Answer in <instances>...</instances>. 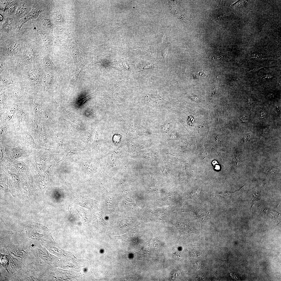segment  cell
<instances>
[{
    "label": "cell",
    "mask_w": 281,
    "mask_h": 281,
    "mask_svg": "<svg viewBox=\"0 0 281 281\" xmlns=\"http://www.w3.org/2000/svg\"><path fill=\"white\" fill-rule=\"evenodd\" d=\"M5 38L0 40V60L5 63L7 68L18 66L28 41L15 35Z\"/></svg>",
    "instance_id": "obj_1"
},
{
    "label": "cell",
    "mask_w": 281,
    "mask_h": 281,
    "mask_svg": "<svg viewBox=\"0 0 281 281\" xmlns=\"http://www.w3.org/2000/svg\"><path fill=\"white\" fill-rule=\"evenodd\" d=\"M25 236H10L2 239L0 244L4 252L20 258L23 263L34 259L35 258L31 251L30 241Z\"/></svg>",
    "instance_id": "obj_2"
},
{
    "label": "cell",
    "mask_w": 281,
    "mask_h": 281,
    "mask_svg": "<svg viewBox=\"0 0 281 281\" xmlns=\"http://www.w3.org/2000/svg\"><path fill=\"white\" fill-rule=\"evenodd\" d=\"M20 68L22 83L29 93L41 94L42 79L45 71L42 62Z\"/></svg>",
    "instance_id": "obj_3"
},
{
    "label": "cell",
    "mask_w": 281,
    "mask_h": 281,
    "mask_svg": "<svg viewBox=\"0 0 281 281\" xmlns=\"http://www.w3.org/2000/svg\"><path fill=\"white\" fill-rule=\"evenodd\" d=\"M48 97L40 94L29 93L25 103L32 112L42 121L54 123V111L53 106L47 101Z\"/></svg>",
    "instance_id": "obj_4"
},
{
    "label": "cell",
    "mask_w": 281,
    "mask_h": 281,
    "mask_svg": "<svg viewBox=\"0 0 281 281\" xmlns=\"http://www.w3.org/2000/svg\"><path fill=\"white\" fill-rule=\"evenodd\" d=\"M58 154L54 149L44 148L39 150L33 149L28 157L31 174L36 176L44 171L56 159Z\"/></svg>",
    "instance_id": "obj_5"
},
{
    "label": "cell",
    "mask_w": 281,
    "mask_h": 281,
    "mask_svg": "<svg viewBox=\"0 0 281 281\" xmlns=\"http://www.w3.org/2000/svg\"><path fill=\"white\" fill-rule=\"evenodd\" d=\"M43 265L35 258L23 263L19 269L10 275V280L41 281L44 280Z\"/></svg>",
    "instance_id": "obj_6"
},
{
    "label": "cell",
    "mask_w": 281,
    "mask_h": 281,
    "mask_svg": "<svg viewBox=\"0 0 281 281\" xmlns=\"http://www.w3.org/2000/svg\"><path fill=\"white\" fill-rule=\"evenodd\" d=\"M44 53L41 46L34 41H28L19 61V66L42 62Z\"/></svg>",
    "instance_id": "obj_7"
},
{
    "label": "cell",
    "mask_w": 281,
    "mask_h": 281,
    "mask_svg": "<svg viewBox=\"0 0 281 281\" xmlns=\"http://www.w3.org/2000/svg\"><path fill=\"white\" fill-rule=\"evenodd\" d=\"M32 111L25 103L19 104L12 125L14 128H21L29 132Z\"/></svg>",
    "instance_id": "obj_8"
},
{
    "label": "cell",
    "mask_w": 281,
    "mask_h": 281,
    "mask_svg": "<svg viewBox=\"0 0 281 281\" xmlns=\"http://www.w3.org/2000/svg\"><path fill=\"white\" fill-rule=\"evenodd\" d=\"M59 81L56 69H45L42 79L41 94L48 97L57 87Z\"/></svg>",
    "instance_id": "obj_9"
},
{
    "label": "cell",
    "mask_w": 281,
    "mask_h": 281,
    "mask_svg": "<svg viewBox=\"0 0 281 281\" xmlns=\"http://www.w3.org/2000/svg\"><path fill=\"white\" fill-rule=\"evenodd\" d=\"M26 232L30 241L39 242H44L50 233L48 229L40 223L33 222L28 224L25 228Z\"/></svg>",
    "instance_id": "obj_10"
},
{
    "label": "cell",
    "mask_w": 281,
    "mask_h": 281,
    "mask_svg": "<svg viewBox=\"0 0 281 281\" xmlns=\"http://www.w3.org/2000/svg\"><path fill=\"white\" fill-rule=\"evenodd\" d=\"M0 85L7 87L17 85L22 83L21 73L19 66L11 67L3 71L0 74Z\"/></svg>",
    "instance_id": "obj_11"
},
{
    "label": "cell",
    "mask_w": 281,
    "mask_h": 281,
    "mask_svg": "<svg viewBox=\"0 0 281 281\" xmlns=\"http://www.w3.org/2000/svg\"><path fill=\"white\" fill-rule=\"evenodd\" d=\"M12 134L18 145L30 147L33 149L39 150L44 148L37 144L32 136L27 130L21 128H14Z\"/></svg>",
    "instance_id": "obj_12"
},
{
    "label": "cell",
    "mask_w": 281,
    "mask_h": 281,
    "mask_svg": "<svg viewBox=\"0 0 281 281\" xmlns=\"http://www.w3.org/2000/svg\"><path fill=\"white\" fill-rule=\"evenodd\" d=\"M9 169L19 174L25 173L31 174L30 162L28 157H22L15 160L1 163Z\"/></svg>",
    "instance_id": "obj_13"
},
{
    "label": "cell",
    "mask_w": 281,
    "mask_h": 281,
    "mask_svg": "<svg viewBox=\"0 0 281 281\" xmlns=\"http://www.w3.org/2000/svg\"><path fill=\"white\" fill-rule=\"evenodd\" d=\"M33 149L30 147L20 145L13 148L5 146L3 158L1 162L13 161L22 157H28Z\"/></svg>",
    "instance_id": "obj_14"
},
{
    "label": "cell",
    "mask_w": 281,
    "mask_h": 281,
    "mask_svg": "<svg viewBox=\"0 0 281 281\" xmlns=\"http://www.w3.org/2000/svg\"><path fill=\"white\" fill-rule=\"evenodd\" d=\"M7 90L11 101L17 104L25 103L29 93L22 83L11 86Z\"/></svg>",
    "instance_id": "obj_15"
},
{
    "label": "cell",
    "mask_w": 281,
    "mask_h": 281,
    "mask_svg": "<svg viewBox=\"0 0 281 281\" xmlns=\"http://www.w3.org/2000/svg\"><path fill=\"white\" fill-rule=\"evenodd\" d=\"M72 158L73 160L79 165L82 173L85 176L93 178L94 174L98 171V165L94 159H84L78 155Z\"/></svg>",
    "instance_id": "obj_16"
},
{
    "label": "cell",
    "mask_w": 281,
    "mask_h": 281,
    "mask_svg": "<svg viewBox=\"0 0 281 281\" xmlns=\"http://www.w3.org/2000/svg\"><path fill=\"white\" fill-rule=\"evenodd\" d=\"M3 19L0 24V36L6 38L15 35L14 34L15 32L17 33L18 21L14 16H5Z\"/></svg>",
    "instance_id": "obj_17"
},
{
    "label": "cell",
    "mask_w": 281,
    "mask_h": 281,
    "mask_svg": "<svg viewBox=\"0 0 281 281\" xmlns=\"http://www.w3.org/2000/svg\"><path fill=\"white\" fill-rule=\"evenodd\" d=\"M42 128V121L32 112L29 132L37 144L40 146Z\"/></svg>",
    "instance_id": "obj_18"
},
{
    "label": "cell",
    "mask_w": 281,
    "mask_h": 281,
    "mask_svg": "<svg viewBox=\"0 0 281 281\" xmlns=\"http://www.w3.org/2000/svg\"><path fill=\"white\" fill-rule=\"evenodd\" d=\"M35 1L33 8L25 16L18 21L17 32L19 33L23 25L26 22L36 18L42 13L45 11L47 7L44 4H38Z\"/></svg>",
    "instance_id": "obj_19"
},
{
    "label": "cell",
    "mask_w": 281,
    "mask_h": 281,
    "mask_svg": "<svg viewBox=\"0 0 281 281\" xmlns=\"http://www.w3.org/2000/svg\"><path fill=\"white\" fill-rule=\"evenodd\" d=\"M18 104L12 103L4 109L0 110V123H6L12 125V122Z\"/></svg>",
    "instance_id": "obj_20"
},
{
    "label": "cell",
    "mask_w": 281,
    "mask_h": 281,
    "mask_svg": "<svg viewBox=\"0 0 281 281\" xmlns=\"http://www.w3.org/2000/svg\"><path fill=\"white\" fill-rule=\"evenodd\" d=\"M43 128L41 138L40 146L47 148L49 147L52 135L54 134L53 126L51 125L50 123L47 121H42ZM48 149V148H47Z\"/></svg>",
    "instance_id": "obj_21"
},
{
    "label": "cell",
    "mask_w": 281,
    "mask_h": 281,
    "mask_svg": "<svg viewBox=\"0 0 281 281\" xmlns=\"http://www.w3.org/2000/svg\"><path fill=\"white\" fill-rule=\"evenodd\" d=\"M35 1L21 0L14 16L18 21L33 8Z\"/></svg>",
    "instance_id": "obj_22"
},
{
    "label": "cell",
    "mask_w": 281,
    "mask_h": 281,
    "mask_svg": "<svg viewBox=\"0 0 281 281\" xmlns=\"http://www.w3.org/2000/svg\"><path fill=\"white\" fill-rule=\"evenodd\" d=\"M36 20V25L42 31L47 33L52 30L53 26L52 22L45 11L41 14Z\"/></svg>",
    "instance_id": "obj_23"
},
{
    "label": "cell",
    "mask_w": 281,
    "mask_h": 281,
    "mask_svg": "<svg viewBox=\"0 0 281 281\" xmlns=\"http://www.w3.org/2000/svg\"><path fill=\"white\" fill-rule=\"evenodd\" d=\"M31 29L37 32L41 36L43 42L42 47L44 51L49 50L51 48L53 43V38L52 36L42 30L37 25L33 26Z\"/></svg>",
    "instance_id": "obj_24"
},
{
    "label": "cell",
    "mask_w": 281,
    "mask_h": 281,
    "mask_svg": "<svg viewBox=\"0 0 281 281\" xmlns=\"http://www.w3.org/2000/svg\"><path fill=\"white\" fill-rule=\"evenodd\" d=\"M85 149V148L81 145H72L67 144L66 145L64 151L65 154L59 162L65 159H69L77 155L79 153Z\"/></svg>",
    "instance_id": "obj_25"
},
{
    "label": "cell",
    "mask_w": 281,
    "mask_h": 281,
    "mask_svg": "<svg viewBox=\"0 0 281 281\" xmlns=\"http://www.w3.org/2000/svg\"><path fill=\"white\" fill-rule=\"evenodd\" d=\"M177 226L180 233V235L188 233H193L199 234V231L193 224L183 222L177 223Z\"/></svg>",
    "instance_id": "obj_26"
},
{
    "label": "cell",
    "mask_w": 281,
    "mask_h": 281,
    "mask_svg": "<svg viewBox=\"0 0 281 281\" xmlns=\"http://www.w3.org/2000/svg\"><path fill=\"white\" fill-rule=\"evenodd\" d=\"M21 0H0V11L4 13L6 11L8 12L17 8Z\"/></svg>",
    "instance_id": "obj_27"
},
{
    "label": "cell",
    "mask_w": 281,
    "mask_h": 281,
    "mask_svg": "<svg viewBox=\"0 0 281 281\" xmlns=\"http://www.w3.org/2000/svg\"><path fill=\"white\" fill-rule=\"evenodd\" d=\"M191 212L193 213L199 220L201 224V228L203 224L208 219L209 215V211L202 208H194L184 212Z\"/></svg>",
    "instance_id": "obj_28"
},
{
    "label": "cell",
    "mask_w": 281,
    "mask_h": 281,
    "mask_svg": "<svg viewBox=\"0 0 281 281\" xmlns=\"http://www.w3.org/2000/svg\"><path fill=\"white\" fill-rule=\"evenodd\" d=\"M53 127V130L57 146V148L55 149V150L59 154L63 151H64L66 145L61 132L56 128Z\"/></svg>",
    "instance_id": "obj_29"
},
{
    "label": "cell",
    "mask_w": 281,
    "mask_h": 281,
    "mask_svg": "<svg viewBox=\"0 0 281 281\" xmlns=\"http://www.w3.org/2000/svg\"><path fill=\"white\" fill-rule=\"evenodd\" d=\"M7 254L8 255L9 258L8 272L10 274H12L19 269L23 263L20 259L14 257L10 254Z\"/></svg>",
    "instance_id": "obj_30"
},
{
    "label": "cell",
    "mask_w": 281,
    "mask_h": 281,
    "mask_svg": "<svg viewBox=\"0 0 281 281\" xmlns=\"http://www.w3.org/2000/svg\"><path fill=\"white\" fill-rule=\"evenodd\" d=\"M0 110H3L12 103L8 94L7 89L0 90Z\"/></svg>",
    "instance_id": "obj_31"
},
{
    "label": "cell",
    "mask_w": 281,
    "mask_h": 281,
    "mask_svg": "<svg viewBox=\"0 0 281 281\" xmlns=\"http://www.w3.org/2000/svg\"><path fill=\"white\" fill-rule=\"evenodd\" d=\"M102 143L101 135L98 127L96 132L94 140L92 145V148L94 153L97 154L99 151Z\"/></svg>",
    "instance_id": "obj_32"
},
{
    "label": "cell",
    "mask_w": 281,
    "mask_h": 281,
    "mask_svg": "<svg viewBox=\"0 0 281 281\" xmlns=\"http://www.w3.org/2000/svg\"><path fill=\"white\" fill-rule=\"evenodd\" d=\"M74 202V203L85 207L90 210L92 208L94 205L93 200L83 198L81 196L78 197Z\"/></svg>",
    "instance_id": "obj_33"
},
{
    "label": "cell",
    "mask_w": 281,
    "mask_h": 281,
    "mask_svg": "<svg viewBox=\"0 0 281 281\" xmlns=\"http://www.w3.org/2000/svg\"><path fill=\"white\" fill-rule=\"evenodd\" d=\"M248 200L250 204L251 211L252 208L257 201L260 200L261 197L260 192L255 190H253L248 195Z\"/></svg>",
    "instance_id": "obj_34"
},
{
    "label": "cell",
    "mask_w": 281,
    "mask_h": 281,
    "mask_svg": "<svg viewBox=\"0 0 281 281\" xmlns=\"http://www.w3.org/2000/svg\"><path fill=\"white\" fill-rule=\"evenodd\" d=\"M14 128L10 124L0 123V138L10 134L13 131Z\"/></svg>",
    "instance_id": "obj_35"
},
{
    "label": "cell",
    "mask_w": 281,
    "mask_h": 281,
    "mask_svg": "<svg viewBox=\"0 0 281 281\" xmlns=\"http://www.w3.org/2000/svg\"><path fill=\"white\" fill-rule=\"evenodd\" d=\"M60 109L62 110L63 112H64L70 120H72L73 122L76 123L77 124H79L80 123H83V121L81 117L76 114L68 111H67L65 109H62L61 108Z\"/></svg>",
    "instance_id": "obj_36"
},
{
    "label": "cell",
    "mask_w": 281,
    "mask_h": 281,
    "mask_svg": "<svg viewBox=\"0 0 281 281\" xmlns=\"http://www.w3.org/2000/svg\"><path fill=\"white\" fill-rule=\"evenodd\" d=\"M105 191L104 195L106 206L110 209H114L115 206V202L112 198L109 196L108 193Z\"/></svg>",
    "instance_id": "obj_37"
},
{
    "label": "cell",
    "mask_w": 281,
    "mask_h": 281,
    "mask_svg": "<svg viewBox=\"0 0 281 281\" xmlns=\"http://www.w3.org/2000/svg\"><path fill=\"white\" fill-rule=\"evenodd\" d=\"M42 63L45 69H56L55 67L49 57L45 56L42 60Z\"/></svg>",
    "instance_id": "obj_38"
},
{
    "label": "cell",
    "mask_w": 281,
    "mask_h": 281,
    "mask_svg": "<svg viewBox=\"0 0 281 281\" xmlns=\"http://www.w3.org/2000/svg\"><path fill=\"white\" fill-rule=\"evenodd\" d=\"M98 91L97 88L94 92L77 100L75 103V105L78 106L82 105L86 100L96 95L98 93Z\"/></svg>",
    "instance_id": "obj_39"
},
{
    "label": "cell",
    "mask_w": 281,
    "mask_h": 281,
    "mask_svg": "<svg viewBox=\"0 0 281 281\" xmlns=\"http://www.w3.org/2000/svg\"><path fill=\"white\" fill-rule=\"evenodd\" d=\"M84 115L86 118H92L97 117L96 115V110L95 108H87L84 111Z\"/></svg>",
    "instance_id": "obj_40"
},
{
    "label": "cell",
    "mask_w": 281,
    "mask_h": 281,
    "mask_svg": "<svg viewBox=\"0 0 281 281\" xmlns=\"http://www.w3.org/2000/svg\"><path fill=\"white\" fill-rule=\"evenodd\" d=\"M79 137L87 145L91 137V133L89 131L82 132L80 133Z\"/></svg>",
    "instance_id": "obj_41"
},
{
    "label": "cell",
    "mask_w": 281,
    "mask_h": 281,
    "mask_svg": "<svg viewBox=\"0 0 281 281\" xmlns=\"http://www.w3.org/2000/svg\"><path fill=\"white\" fill-rule=\"evenodd\" d=\"M0 259L1 263L2 265L5 270L8 272V268L9 262L8 255L7 254L5 255L1 254Z\"/></svg>",
    "instance_id": "obj_42"
},
{
    "label": "cell",
    "mask_w": 281,
    "mask_h": 281,
    "mask_svg": "<svg viewBox=\"0 0 281 281\" xmlns=\"http://www.w3.org/2000/svg\"><path fill=\"white\" fill-rule=\"evenodd\" d=\"M237 191L233 192H223L219 194L214 193L213 194V196H214V197L221 196L226 198H229L233 196L234 193Z\"/></svg>",
    "instance_id": "obj_43"
},
{
    "label": "cell",
    "mask_w": 281,
    "mask_h": 281,
    "mask_svg": "<svg viewBox=\"0 0 281 281\" xmlns=\"http://www.w3.org/2000/svg\"><path fill=\"white\" fill-rule=\"evenodd\" d=\"M53 18L55 23L60 24L63 21V18L61 15L59 13L55 12L53 14Z\"/></svg>",
    "instance_id": "obj_44"
},
{
    "label": "cell",
    "mask_w": 281,
    "mask_h": 281,
    "mask_svg": "<svg viewBox=\"0 0 281 281\" xmlns=\"http://www.w3.org/2000/svg\"><path fill=\"white\" fill-rule=\"evenodd\" d=\"M5 146L3 140L2 139H0V162L2 161L3 158Z\"/></svg>",
    "instance_id": "obj_45"
},
{
    "label": "cell",
    "mask_w": 281,
    "mask_h": 281,
    "mask_svg": "<svg viewBox=\"0 0 281 281\" xmlns=\"http://www.w3.org/2000/svg\"><path fill=\"white\" fill-rule=\"evenodd\" d=\"M201 194V190H196L193 192L191 194V197L192 198H197L200 197Z\"/></svg>",
    "instance_id": "obj_46"
},
{
    "label": "cell",
    "mask_w": 281,
    "mask_h": 281,
    "mask_svg": "<svg viewBox=\"0 0 281 281\" xmlns=\"http://www.w3.org/2000/svg\"><path fill=\"white\" fill-rule=\"evenodd\" d=\"M168 50V48L167 47L164 49V50H163L162 51V55L164 58H165L167 54Z\"/></svg>",
    "instance_id": "obj_47"
},
{
    "label": "cell",
    "mask_w": 281,
    "mask_h": 281,
    "mask_svg": "<svg viewBox=\"0 0 281 281\" xmlns=\"http://www.w3.org/2000/svg\"><path fill=\"white\" fill-rule=\"evenodd\" d=\"M190 98L191 99H192V100L196 102H198L199 101V98L197 97H190Z\"/></svg>",
    "instance_id": "obj_48"
},
{
    "label": "cell",
    "mask_w": 281,
    "mask_h": 281,
    "mask_svg": "<svg viewBox=\"0 0 281 281\" xmlns=\"http://www.w3.org/2000/svg\"><path fill=\"white\" fill-rule=\"evenodd\" d=\"M215 168L217 170L219 169H220L219 166L218 165L216 166Z\"/></svg>",
    "instance_id": "obj_49"
},
{
    "label": "cell",
    "mask_w": 281,
    "mask_h": 281,
    "mask_svg": "<svg viewBox=\"0 0 281 281\" xmlns=\"http://www.w3.org/2000/svg\"><path fill=\"white\" fill-rule=\"evenodd\" d=\"M215 259H216V260H222V261H226V260H221V259H216V258H215V259H213V260H211V261H212V260L213 261V260H215Z\"/></svg>",
    "instance_id": "obj_50"
},
{
    "label": "cell",
    "mask_w": 281,
    "mask_h": 281,
    "mask_svg": "<svg viewBox=\"0 0 281 281\" xmlns=\"http://www.w3.org/2000/svg\"><path fill=\"white\" fill-rule=\"evenodd\" d=\"M125 235V234H124V235H123L122 236H116V237H121L124 236Z\"/></svg>",
    "instance_id": "obj_51"
}]
</instances>
